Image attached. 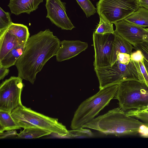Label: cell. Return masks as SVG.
I'll list each match as a JSON object with an SVG mask.
<instances>
[{
	"label": "cell",
	"instance_id": "cell-1",
	"mask_svg": "<svg viewBox=\"0 0 148 148\" xmlns=\"http://www.w3.org/2000/svg\"><path fill=\"white\" fill-rule=\"evenodd\" d=\"M60 41L49 29L29 37L22 54L15 64L18 76L34 84L37 74L56 55Z\"/></svg>",
	"mask_w": 148,
	"mask_h": 148
},
{
	"label": "cell",
	"instance_id": "cell-2",
	"mask_svg": "<svg viewBox=\"0 0 148 148\" xmlns=\"http://www.w3.org/2000/svg\"><path fill=\"white\" fill-rule=\"evenodd\" d=\"M145 124L127 115L119 107L94 118L82 127L94 130L106 135L119 137L138 135L140 127Z\"/></svg>",
	"mask_w": 148,
	"mask_h": 148
},
{
	"label": "cell",
	"instance_id": "cell-3",
	"mask_svg": "<svg viewBox=\"0 0 148 148\" xmlns=\"http://www.w3.org/2000/svg\"><path fill=\"white\" fill-rule=\"evenodd\" d=\"M119 84L105 88L83 101L75 112L71 121V127H80L95 118L115 97Z\"/></svg>",
	"mask_w": 148,
	"mask_h": 148
},
{
	"label": "cell",
	"instance_id": "cell-4",
	"mask_svg": "<svg viewBox=\"0 0 148 148\" xmlns=\"http://www.w3.org/2000/svg\"><path fill=\"white\" fill-rule=\"evenodd\" d=\"M11 114L21 128H40L49 131L58 137L66 138L68 130L57 119L46 116L23 105L13 110Z\"/></svg>",
	"mask_w": 148,
	"mask_h": 148
},
{
	"label": "cell",
	"instance_id": "cell-5",
	"mask_svg": "<svg viewBox=\"0 0 148 148\" xmlns=\"http://www.w3.org/2000/svg\"><path fill=\"white\" fill-rule=\"evenodd\" d=\"M119 107L125 112L146 108L148 105V87L140 81L128 80L119 84L115 97Z\"/></svg>",
	"mask_w": 148,
	"mask_h": 148
},
{
	"label": "cell",
	"instance_id": "cell-6",
	"mask_svg": "<svg viewBox=\"0 0 148 148\" xmlns=\"http://www.w3.org/2000/svg\"><path fill=\"white\" fill-rule=\"evenodd\" d=\"M96 6L99 17L113 24L125 18L140 7L139 0H99Z\"/></svg>",
	"mask_w": 148,
	"mask_h": 148
},
{
	"label": "cell",
	"instance_id": "cell-7",
	"mask_svg": "<svg viewBox=\"0 0 148 148\" xmlns=\"http://www.w3.org/2000/svg\"><path fill=\"white\" fill-rule=\"evenodd\" d=\"M22 80L18 76H11L1 84L0 110L11 113L23 105L21 96L24 85Z\"/></svg>",
	"mask_w": 148,
	"mask_h": 148
},
{
	"label": "cell",
	"instance_id": "cell-8",
	"mask_svg": "<svg viewBox=\"0 0 148 148\" xmlns=\"http://www.w3.org/2000/svg\"><path fill=\"white\" fill-rule=\"evenodd\" d=\"M114 34H99L93 32L92 45L95 50L94 68L111 66Z\"/></svg>",
	"mask_w": 148,
	"mask_h": 148
},
{
	"label": "cell",
	"instance_id": "cell-9",
	"mask_svg": "<svg viewBox=\"0 0 148 148\" xmlns=\"http://www.w3.org/2000/svg\"><path fill=\"white\" fill-rule=\"evenodd\" d=\"M114 33L132 45L148 41V29L129 22L124 19L114 23Z\"/></svg>",
	"mask_w": 148,
	"mask_h": 148
},
{
	"label": "cell",
	"instance_id": "cell-10",
	"mask_svg": "<svg viewBox=\"0 0 148 148\" xmlns=\"http://www.w3.org/2000/svg\"><path fill=\"white\" fill-rule=\"evenodd\" d=\"M46 17L62 29L71 30L75 27L66 12V3L61 0H46Z\"/></svg>",
	"mask_w": 148,
	"mask_h": 148
},
{
	"label": "cell",
	"instance_id": "cell-11",
	"mask_svg": "<svg viewBox=\"0 0 148 148\" xmlns=\"http://www.w3.org/2000/svg\"><path fill=\"white\" fill-rule=\"evenodd\" d=\"M87 42L79 40H64L60 41V46L56 55L58 62L69 59L84 51L88 47Z\"/></svg>",
	"mask_w": 148,
	"mask_h": 148
},
{
	"label": "cell",
	"instance_id": "cell-12",
	"mask_svg": "<svg viewBox=\"0 0 148 148\" xmlns=\"http://www.w3.org/2000/svg\"><path fill=\"white\" fill-rule=\"evenodd\" d=\"M43 0H10L8 6L12 13L18 15L26 13L28 14L36 10Z\"/></svg>",
	"mask_w": 148,
	"mask_h": 148
},
{
	"label": "cell",
	"instance_id": "cell-13",
	"mask_svg": "<svg viewBox=\"0 0 148 148\" xmlns=\"http://www.w3.org/2000/svg\"><path fill=\"white\" fill-rule=\"evenodd\" d=\"M7 29L0 32V60L10 51L24 43Z\"/></svg>",
	"mask_w": 148,
	"mask_h": 148
},
{
	"label": "cell",
	"instance_id": "cell-14",
	"mask_svg": "<svg viewBox=\"0 0 148 148\" xmlns=\"http://www.w3.org/2000/svg\"><path fill=\"white\" fill-rule=\"evenodd\" d=\"M133 45L119 35L115 33L113 43L112 63V65L117 60V56L119 53H124L131 55L133 49Z\"/></svg>",
	"mask_w": 148,
	"mask_h": 148
},
{
	"label": "cell",
	"instance_id": "cell-15",
	"mask_svg": "<svg viewBox=\"0 0 148 148\" xmlns=\"http://www.w3.org/2000/svg\"><path fill=\"white\" fill-rule=\"evenodd\" d=\"M26 43H24L9 52L1 60L0 65L8 68L15 65L22 54Z\"/></svg>",
	"mask_w": 148,
	"mask_h": 148
},
{
	"label": "cell",
	"instance_id": "cell-16",
	"mask_svg": "<svg viewBox=\"0 0 148 148\" xmlns=\"http://www.w3.org/2000/svg\"><path fill=\"white\" fill-rule=\"evenodd\" d=\"M124 19L143 27H148V10L140 7L136 11Z\"/></svg>",
	"mask_w": 148,
	"mask_h": 148
},
{
	"label": "cell",
	"instance_id": "cell-17",
	"mask_svg": "<svg viewBox=\"0 0 148 148\" xmlns=\"http://www.w3.org/2000/svg\"><path fill=\"white\" fill-rule=\"evenodd\" d=\"M11 114L0 110V133L5 131L14 130L21 128L15 122Z\"/></svg>",
	"mask_w": 148,
	"mask_h": 148
},
{
	"label": "cell",
	"instance_id": "cell-18",
	"mask_svg": "<svg viewBox=\"0 0 148 148\" xmlns=\"http://www.w3.org/2000/svg\"><path fill=\"white\" fill-rule=\"evenodd\" d=\"M7 30L9 32L16 36L23 43H26L29 37L28 28L23 24L13 23Z\"/></svg>",
	"mask_w": 148,
	"mask_h": 148
},
{
	"label": "cell",
	"instance_id": "cell-19",
	"mask_svg": "<svg viewBox=\"0 0 148 148\" xmlns=\"http://www.w3.org/2000/svg\"><path fill=\"white\" fill-rule=\"evenodd\" d=\"M50 132L37 128L24 129L20 133L17 134L16 138L23 139H34L40 138L51 134Z\"/></svg>",
	"mask_w": 148,
	"mask_h": 148
},
{
	"label": "cell",
	"instance_id": "cell-20",
	"mask_svg": "<svg viewBox=\"0 0 148 148\" xmlns=\"http://www.w3.org/2000/svg\"><path fill=\"white\" fill-rule=\"evenodd\" d=\"M93 134L89 129L80 127L75 129L68 130L66 138H79L91 137Z\"/></svg>",
	"mask_w": 148,
	"mask_h": 148
},
{
	"label": "cell",
	"instance_id": "cell-21",
	"mask_svg": "<svg viewBox=\"0 0 148 148\" xmlns=\"http://www.w3.org/2000/svg\"><path fill=\"white\" fill-rule=\"evenodd\" d=\"M126 114L148 124V109L146 108L130 110L125 112Z\"/></svg>",
	"mask_w": 148,
	"mask_h": 148
},
{
	"label": "cell",
	"instance_id": "cell-22",
	"mask_svg": "<svg viewBox=\"0 0 148 148\" xmlns=\"http://www.w3.org/2000/svg\"><path fill=\"white\" fill-rule=\"evenodd\" d=\"M100 17V21L95 32V33L99 34H104L111 33L114 34L113 24L110 23L102 18Z\"/></svg>",
	"mask_w": 148,
	"mask_h": 148
},
{
	"label": "cell",
	"instance_id": "cell-23",
	"mask_svg": "<svg viewBox=\"0 0 148 148\" xmlns=\"http://www.w3.org/2000/svg\"><path fill=\"white\" fill-rule=\"evenodd\" d=\"M80 6L87 18L94 14L97 12L95 8L90 0H76Z\"/></svg>",
	"mask_w": 148,
	"mask_h": 148
},
{
	"label": "cell",
	"instance_id": "cell-24",
	"mask_svg": "<svg viewBox=\"0 0 148 148\" xmlns=\"http://www.w3.org/2000/svg\"><path fill=\"white\" fill-rule=\"evenodd\" d=\"M13 23L10 13L5 12L0 7V32L6 30Z\"/></svg>",
	"mask_w": 148,
	"mask_h": 148
},
{
	"label": "cell",
	"instance_id": "cell-25",
	"mask_svg": "<svg viewBox=\"0 0 148 148\" xmlns=\"http://www.w3.org/2000/svg\"><path fill=\"white\" fill-rule=\"evenodd\" d=\"M135 50H140L143 54L144 58L148 62V41L137 43L133 45Z\"/></svg>",
	"mask_w": 148,
	"mask_h": 148
},
{
	"label": "cell",
	"instance_id": "cell-26",
	"mask_svg": "<svg viewBox=\"0 0 148 148\" xmlns=\"http://www.w3.org/2000/svg\"><path fill=\"white\" fill-rule=\"evenodd\" d=\"M117 60L123 64H128L131 60L130 55L126 53H119L117 56Z\"/></svg>",
	"mask_w": 148,
	"mask_h": 148
},
{
	"label": "cell",
	"instance_id": "cell-27",
	"mask_svg": "<svg viewBox=\"0 0 148 148\" xmlns=\"http://www.w3.org/2000/svg\"><path fill=\"white\" fill-rule=\"evenodd\" d=\"M131 59L135 62H139L140 61L144 60V57L141 52L139 50L132 52L131 55Z\"/></svg>",
	"mask_w": 148,
	"mask_h": 148
},
{
	"label": "cell",
	"instance_id": "cell-28",
	"mask_svg": "<svg viewBox=\"0 0 148 148\" xmlns=\"http://www.w3.org/2000/svg\"><path fill=\"white\" fill-rule=\"evenodd\" d=\"M141 74L144 80L145 84L148 87V74L144 64V61L139 62Z\"/></svg>",
	"mask_w": 148,
	"mask_h": 148
},
{
	"label": "cell",
	"instance_id": "cell-29",
	"mask_svg": "<svg viewBox=\"0 0 148 148\" xmlns=\"http://www.w3.org/2000/svg\"><path fill=\"white\" fill-rule=\"evenodd\" d=\"M17 133L14 130L7 131L6 132L0 133V138L4 139L6 138H12L17 136Z\"/></svg>",
	"mask_w": 148,
	"mask_h": 148
},
{
	"label": "cell",
	"instance_id": "cell-30",
	"mask_svg": "<svg viewBox=\"0 0 148 148\" xmlns=\"http://www.w3.org/2000/svg\"><path fill=\"white\" fill-rule=\"evenodd\" d=\"M9 71L8 68L0 65V80H3L5 76L8 75Z\"/></svg>",
	"mask_w": 148,
	"mask_h": 148
},
{
	"label": "cell",
	"instance_id": "cell-31",
	"mask_svg": "<svg viewBox=\"0 0 148 148\" xmlns=\"http://www.w3.org/2000/svg\"><path fill=\"white\" fill-rule=\"evenodd\" d=\"M140 7L148 10V0H139Z\"/></svg>",
	"mask_w": 148,
	"mask_h": 148
},
{
	"label": "cell",
	"instance_id": "cell-32",
	"mask_svg": "<svg viewBox=\"0 0 148 148\" xmlns=\"http://www.w3.org/2000/svg\"><path fill=\"white\" fill-rule=\"evenodd\" d=\"M144 61L145 66L148 74V62L145 58H144Z\"/></svg>",
	"mask_w": 148,
	"mask_h": 148
},
{
	"label": "cell",
	"instance_id": "cell-33",
	"mask_svg": "<svg viewBox=\"0 0 148 148\" xmlns=\"http://www.w3.org/2000/svg\"><path fill=\"white\" fill-rule=\"evenodd\" d=\"M147 29H148V28H147Z\"/></svg>",
	"mask_w": 148,
	"mask_h": 148
}]
</instances>
